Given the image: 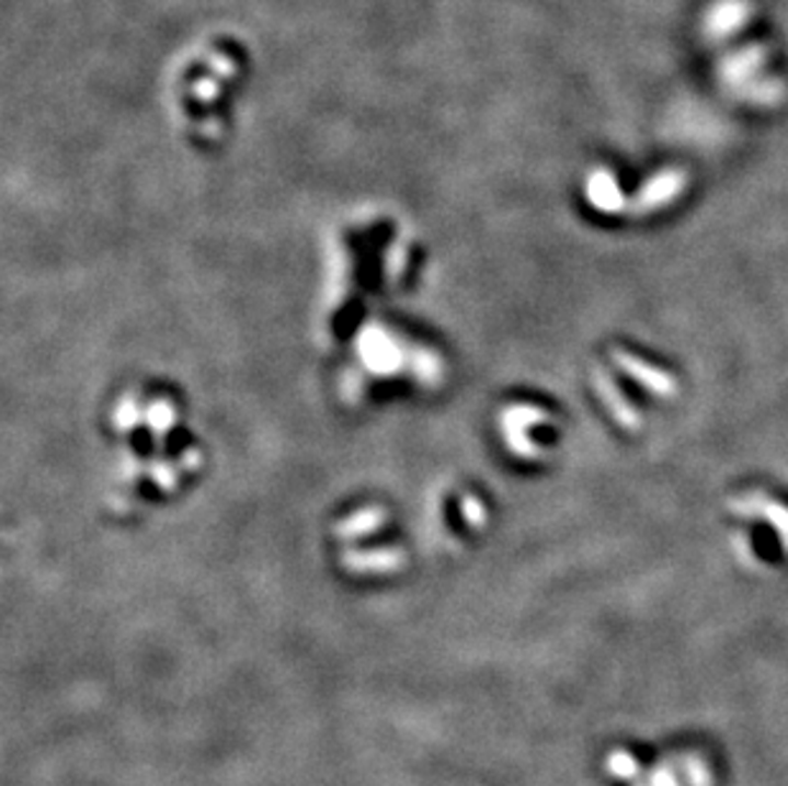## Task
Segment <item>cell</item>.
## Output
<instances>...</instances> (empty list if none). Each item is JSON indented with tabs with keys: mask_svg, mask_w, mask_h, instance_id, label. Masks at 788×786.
I'll return each instance as SVG.
<instances>
[{
	"mask_svg": "<svg viewBox=\"0 0 788 786\" xmlns=\"http://www.w3.org/2000/svg\"><path fill=\"white\" fill-rule=\"evenodd\" d=\"M493 526V501L470 478L442 482L426 505V532L447 557H462Z\"/></svg>",
	"mask_w": 788,
	"mask_h": 786,
	"instance_id": "277c9868",
	"label": "cell"
},
{
	"mask_svg": "<svg viewBox=\"0 0 788 786\" xmlns=\"http://www.w3.org/2000/svg\"><path fill=\"white\" fill-rule=\"evenodd\" d=\"M592 386L597 388L599 399H603L605 407L610 409V414L615 417V422H618L620 426H626V430H636V426L641 424V419H638L636 409L630 407L626 399H623L620 388L615 386V380L607 376L603 368H595V373H592Z\"/></svg>",
	"mask_w": 788,
	"mask_h": 786,
	"instance_id": "8992f818",
	"label": "cell"
},
{
	"mask_svg": "<svg viewBox=\"0 0 788 786\" xmlns=\"http://www.w3.org/2000/svg\"><path fill=\"white\" fill-rule=\"evenodd\" d=\"M324 549L350 582H388L409 572L413 544L401 511L384 495L342 501L324 521Z\"/></svg>",
	"mask_w": 788,
	"mask_h": 786,
	"instance_id": "7a4b0ae2",
	"label": "cell"
},
{
	"mask_svg": "<svg viewBox=\"0 0 788 786\" xmlns=\"http://www.w3.org/2000/svg\"><path fill=\"white\" fill-rule=\"evenodd\" d=\"M587 200L592 207H597L599 213H620L623 207V194L618 190V182L610 171L599 169L587 179Z\"/></svg>",
	"mask_w": 788,
	"mask_h": 786,
	"instance_id": "9c48e42d",
	"label": "cell"
},
{
	"mask_svg": "<svg viewBox=\"0 0 788 786\" xmlns=\"http://www.w3.org/2000/svg\"><path fill=\"white\" fill-rule=\"evenodd\" d=\"M439 353L442 350H436L424 334L406 330L403 324H396L391 319H370L363 332L350 338L345 371L353 373L355 384H361L357 386V391H363L361 399H376V396H386V391L391 396L398 386L409 384L411 388L413 384H421L413 373L398 368V363L419 365L421 361H442ZM353 380H347L345 388Z\"/></svg>",
	"mask_w": 788,
	"mask_h": 786,
	"instance_id": "3957f363",
	"label": "cell"
},
{
	"mask_svg": "<svg viewBox=\"0 0 788 786\" xmlns=\"http://www.w3.org/2000/svg\"><path fill=\"white\" fill-rule=\"evenodd\" d=\"M557 426V417L541 403L526 399H509L495 409L493 432L509 460L541 463L546 445L538 440V430Z\"/></svg>",
	"mask_w": 788,
	"mask_h": 786,
	"instance_id": "5b68a950",
	"label": "cell"
},
{
	"mask_svg": "<svg viewBox=\"0 0 788 786\" xmlns=\"http://www.w3.org/2000/svg\"><path fill=\"white\" fill-rule=\"evenodd\" d=\"M613 361L618 363L623 371H628L630 378H636L638 384L646 386V388H649V391H653V394L671 396V394L676 391V380H674V378L666 376V373H663V371L651 368V365H646L643 361H638V357L628 355L626 350H615Z\"/></svg>",
	"mask_w": 788,
	"mask_h": 786,
	"instance_id": "52a82bcc",
	"label": "cell"
},
{
	"mask_svg": "<svg viewBox=\"0 0 788 786\" xmlns=\"http://www.w3.org/2000/svg\"><path fill=\"white\" fill-rule=\"evenodd\" d=\"M682 186H684V174H678V171H663L661 176H656L653 182L643 186L641 200L638 202H641L643 209H656L674 200L676 194L682 192Z\"/></svg>",
	"mask_w": 788,
	"mask_h": 786,
	"instance_id": "30bf717a",
	"label": "cell"
},
{
	"mask_svg": "<svg viewBox=\"0 0 788 786\" xmlns=\"http://www.w3.org/2000/svg\"><path fill=\"white\" fill-rule=\"evenodd\" d=\"M732 509L745 513V516H755L758 513L761 519H766L770 526H776V532L781 534L784 539V549L788 551V509L784 503L770 501V498H763V493H751L740 501L732 503Z\"/></svg>",
	"mask_w": 788,
	"mask_h": 786,
	"instance_id": "ba28073f",
	"label": "cell"
},
{
	"mask_svg": "<svg viewBox=\"0 0 788 786\" xmlns=\"http://www.w3.org/2000/svg\"><path fill=\"white\" fill-rule=\"evenodd\" d=\"M111 447L103 505L136 521L190 493L207 470V442L194 430L186 396L163 378H133L103 409Z\"/></svg>",
	"mask_w": 788,
	"mask_h": 786,
	"instance_id": "6da1fadb",
	"label": "cell"
}]
</instances>
